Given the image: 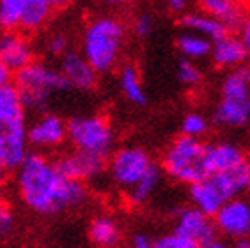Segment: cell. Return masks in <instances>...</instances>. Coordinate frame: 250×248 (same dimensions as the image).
Segmentation results:
<instances>
[{
  "label": "cell",
  "mask_w": 250,
  "mask_h": 248,
  "mask_svg": "<svg viewBox=\"0 0 250 248\" xmlns=\"http://www.w3.org/2000/svg\"><path fill=\"white\" fill-rule=\"evenodd\" d=\"M190 199H192L193 207L201 209L202 213H206L209 216H215L217 211L224 204V197L217 191V188L211 185V181L204 177L201 181L190 185Z\"/></svg>",
  "instance_id": "ffe728a7"
},
{
  "label": "cell",
  "mask_w": 250,
  "mask_h": 248,
  "mask_svg": "<svg viewBox=\"0 0 250 248\" xmlns=\"http://www.w3.org/2000/svg\"><path fill=\"white\" fill-rule=\"evenodd\" d=\"M213 121L222 128H243L250 124V69L234 67L220 83L218 100Z\"/></svg>",
  "instance_id": "5b68a950"
},
{
  "label": "cell",
  "mask_w": 250,
  "mask_h": 248,
  "mask_svg": "<svg viewBox=\"0 0 250 248\" xmlns=\"http://www.w3.org/2000/svg\"><path fill=\"white\" fill-rule=\"evenodd\" d=\"M119 87L126 100L137 106H144L147 103V94L142 85L139 69L133 64H125L119 73Z\"/></svg>",
  "instance_id": "7402d4cb"
},
{
  "label": "cell",
  "mask_w": 250,
  "mask_h": 248,
  "mask_svg": "<svg viewBox=\"0 0 250 248\" xmlns=\"http://www.w3.org/2000/svg\"><path fill=\"white\" fill-rule=\"evenodd\" d=\"M213 216L202 213L197 207H187L178 215L176 220V229L179 234H183L187 238L193 239L195 243L204 245L208 241L217 239V225Z\"/></svg>",
  "instance_id": "4fadbf2b"
},
{
  "label": "cell",
  "mask_w": 250,
  "mask_h": 248,
  "mask_svg": "<svg viewBox=\"0 0 250 248\" xmlns=\"http://www.w3.org/2000/svg\"><path fill=\"white\" fill-rule=\"evenodd\" d=\"M153 162L149 154L142 147L137 145H126V147L117 149L110 160V176L117 186L130 190L131 186L146 176Z\"/></svg>",
  "instance_id": "ba28073f"
},
{
  "label": "cell",
  "mask_w": 250,
  "mask_h": 248,
  "mask_svg": "<svg viewBox=\"0 0 250 248\" xmlns=\"http://www.w3.org/2000/svg\"><path fill=\"white\" fill-rule=\"evenodd\" d=\"M131 248H154V241L147 234H135Z\"/></svg>",
  "instance_id": "836d02e7"
},
{
  "label": "cell",
  "mask_w": 250,
  "mask_h": 248,
  "mask_svg": "<svg viewBox=\"0 0 250 248\" xmlns=\"http://www.w3.org/2000/svg\"><path fill=\"white\" fill-rule=\"evenodd\" d=\"M232 248H250V236H247V238L234 239V245H232Z\"/></svg>",
  "instance_id": "f35d334b"
},
{
  "label": "cell",
  "mask_w": 250,
  "mask_h": 248,
  "mask_svg": "<svg viewBox=\"0 0 250 248\" xmlns=\"http://www.w3.org/2000/svg\"><path fill=\"white\" fill-rule=\"evenodd\" d=\"M52 7H48L41 0H29L20 16L18 29L25 30V32H38L46 25V21L52 16Z\"/></svg>",
  "instance_id": "d4e9b609"
},
{
  "label": "cell",
  "mask_w": 250,
  "mask_h": 248,
  "mask_svg": "<svg viewBox=\"0 0 250 248\" xmlns=\"http://www.w3.org/2000/svg\"><path fill=\"white\" fill-rule=\"evenodd\" d=\"M179 23L185 30H192L195 34H201L209 41H217L222 36L229 34L227 27L222 23L220 20L213 18V16L206 15V13H187L181 16Z\"/></svg>",
  "instance_id": "d6986e66"
},
{
  "label": "cell",
  "mask_w": 250,
  "mask_h": 248,
  "mask_svg": "<svg viewBox=\"0 0 250 248\" xmlns=\"http://www.w3.org/2000/svg\"><path fill=\"white\" fill-rule=\"evenodd\" d=\"M247 67L250 69V46H247Z\"/></svg>",
  "instance_id": "b9f144b4"
},
{
  "label": "cell",
  "mask_w": 250,
  "mask_h": 248,
  "mask_svg": "<svg viewBox=\"0 0 250 248\" xmlns=\"http://www.w3.org/2000/svg\"><path fill=\"white\" fill-rule=\"evenodd\" d=\"M7 170H9V168L5 167L4 162L0 160V185H2V183L5 181V177H7Z\"/></svg>",
  "instance_id": "ab89813d"
},
{
  "label": "cell",
  "mask_w": 250,
  "mask_h": 248,
  "mask_svg": "<svg viewBox=\"0 0 250 248\" xmlns=\"http://www.w3.org/2000/svg\"><path fill=\"white\" fill-rule=\"evenodd\" d=\"M27 117L16 87L0 89V160L7 168H16L27 156Z\"/></svg>",
  "instance_id": "3957f363"
},
{
  "label": "cell",
  "mask_w": 250,
  "mask_h": 248,
  "mask_svg": "<svg viewBox=\"0 0 250 248\" xmlns=\"http://www.w3.org/2000/svg\"><path fill=\"white\" fill-rule=\"evenodd\" d=\"M41 2H44V4L48 5V7H52V9H61V7H66L71 0H41Z\"/></svg>",
  "instance_id": "8d00e7d4"
},
{
  "label": "cell",
  "mask_w": 250,
  "mask_h": 248,
  "mask_svg": "<svg viewBox=\"0 0 250 248\" xmlns=\"http://www.w3.org/2000/svg\"><path fill=\"white\" fill-rule=\"evenodd\" d=\"M67 139L78 151L106 158L116 142L110 121L105 115H78L67 123Z\"/></svg>",
  "instance_id": "52a82bcc"
},
{
  "label": "cell",
  "mask_w": 250,
  "mask_h": 248,
  "mask_svg": "<svg viewBox=\"0 0 250 248\" xmlns=\"http://www.w3.org/2000/svg\"><path fill=\"white\" fill-rule=\"evenodd\" d=\"M165 4H167V7L172 11V13L179 15V13H185V9H187V5H188V0H165Z\"/></svg>",
  "instance_id": "d590c367"
},
{
  "label": "cell",
  "mask_w": 250,
  "mask_h": 248,
  "mask_svg": "<svg viewBox=\"0 0 250 248\" xmlns=\"http://www.w3.org/2000/svg\"><path fill=\"white\" fill-rule=\"evenodd\" d=\"M249 168L250 163L245 162L238 167L227 168V170L213 172L208 176L211 185L217 188V191L224 197V201L240 197L243 191H247V179H249Z\"/></svg>",
  "instance_id": "2e32d148"
},
{
  "label": "cell",
  "mask_w": 250,
  "mask_h": 248,
  "mask_svg": "<svg viewBox=\"0 0 250 248\" xmlns=\"http://www.w3.org/2000/svg\"><path fill=\"white\" fill-rule=\"evenodd\" d=\"M199 7L202 13L220 20L229 32H238L247 11L241 0H199Z\"/></svg>",
  "instance_id": "e0dca14e"
},
{
  "label": "cell",
  "mask_w": 250,
  "mask_h": 248,
  "mask_svg": "<svg viewBox=\"0 0 250 248\" xmlns=\"http://www.w3.org/2000/svg\"><path fill=\"white\" fill-rule=\"evenodd\" d=\"M126 41V27L116 16H98L85 25L82 34V55L101 73L117 66Z\"/></svg>",
  "instance_id": "7a4b0ae2"
},
{
  "label": "cell",
  "mask_w": 250,
  "mask_h": 248,
  "mask_svg": "<svg viewBox=\"0 0 250 248\" xmlns=\"http://www.w3.org/2000/svg\"><path fill=\"white\" fill-rule=\"evenodd\" d=\"M238 34H240L241 41L250 46V9L245 11V16H243V21H241L240 29H238Z\"/></svg>",
  "instance_id": "d6a6232c"
},
{
  "label": "cell",
  "mask_w": 250,
  "mask_h": 248,
  "mask_svg": "<svg viewBox=\"0 0 250 248\" xmlns=\"http://www.w3.org/2000/svg\"><path fill=\"white\" fill-rule=\"evenodd\" d=\"M208 128H209V123L202 114L199 112H190L183 117V123H181V135H187V137H193V139H201L202 135L208 133Z\"/></svg>",
  "instance_id": "4316f807"
},
{
  "label": "cell",
  "mask_w": 250,
  "mask_h": 248,
  "mask_svg": "<svg viewBox=\"0 0 250 248\" xmlns=\"http://www.w3.org/2000/svg\"><path fill=\"white\" fill-rule=\"evenodd\" d=\"M245 162H249L245 153L236 144L231 142L206 144V163L209 174L238 167V165H241V163Z\"/></svg>",
  "instance_id": "ac0fdd59"
},
{
  "label": "cell",
  "mask_w": 250,
  "mask_h": 248,
  "mask_svg": "<svg viewBox=\"0 0 250 248\" xmlns=\"http://www.w3.org/2000/svg\"><path fill=\"white\" fill-rule=\"evenodd\" d=\"M11 80H13V71L0 61V89L5 85H11Z\"/></svg>",
  "instance_id": "e575fe53"
},
{
  "label": "cell",
  "mask_w": 250,
  "mask_h": 248,
  "mask_svg": "<svg viewBox=\"0 0 250 248\" xmlns=\"http://www.w3.org/2000/svg\"><path fill=\"white\" fill-rule=\"evenodd\" d=\"M103 2L108 5H123V4H126L128 0H103Z\"/></svg>",
  "instance_id": "60d3db41"
},
{
  "label": "cell",
  "mask_w": 250,
  "mask_h": 248,
  "mask_svg": "<svg viewBox=\"0 0 250 248\" xmlns=\"http://www.w3.org/2000/svg\"><path fill=\"white\" fill-rule=\"evenodd\" d=\"M154 248H199V243L174 230L154 239Z\"/></svg>",
  "instance_id": "f1b7e54d"
},
{
  "label": "cell",
  "mask_w": 250,
  "mask_h": 248,
  "mask_svg": "<svg viewBox=\"0 0 250 248\" xmlns=\"http://www.w3.org/2000/svg\"><path fill=\"white\" fill-rule=\"evenodd\" d=\"M247 193L250 195V168H249V179H247Z\"/></svg>",
  "instance_id": "7bdbcfd3"
},
{
  "label": "cell",
  "mask_w": 250,
  "mask_h": 248,
  "mask_svg": "<svg viewBox=\"0 0 250 248\" xmlns=\"http://www.w3.org/2000/svg\"><path fill=\"white\" fill-rule=\"evenodd\" d=\"M13 225H15L13 211L9 209L7 204L0 202V241L9 236V232L13 230Z\"/></svg>",
  "instance_id": "1f68e13d"
},
{
  "label": "cell",
  "mask_w": 250,
  "mask_h": 248,
  "mask_svg": "<svg viewBox=\"0 0 250 248\" xmlns=\"http://www.w3.org/2000/svg\"><path fill=\"white\" fill-rule=\"evenodd\" d=\"M55 163H57L59 170L62 172L66 177L82 183L96 179L98 176H101V172L105 168V158L103 156L78 151V149L61 156Z\"/></svg>",
  "instance_id": "8fae6325"
},
{
  "label": "cell",
  "mask_w": 250,
  "mask_h": 248,
  "mask_svg": "<svg viewBox=\"0 0 250 248\" xmlns=\"http://www.w3.org/2000/svg\"><path fill=\"white\" fill-rule=\"evenodd\" d=\"M199 248H232V247L227 243H222V241H217V239H213V241H208V243H204V245H199Z\"/></svg>",
  "instance_id": "74e56055"
},
{
  "label": "cell",
  "mask_w": 250,
  "mask_h": 248,
  "mask_svg": "<svg viewBox=\"0 0 250 248\" xmlns=\"http://www.w3.org/2000/svg\"><path fill=\"white\" fill-rule=\"evenodd\" d=\"M16 170L20 199L34 213L55 215L75 209L87 201L85 185L66 177L57 163L43 154L27 153Z\"/></svg>",
  "instance_id": "6da1fadb"
},
{
  "label": "cell",
  "mask_w": 250,
  "mask_h": 248,
  "mask_svg": "<svg viewBox=\"0 0 250 248\" xmlns=\"http://www.w3.org/2000/svg\"><path fill=\"white\" fill-rule=\"evenodd\" d=\"M211 61L220 69H234L245 64L247 44L241 41L240 36L226 34L211 44Z\"/></svg>",
  "instance_id": "9a60e30c"
},
{
  "label": "cell",
  "mask_w": 250,
  "mask_h": 248,
  "mask_svg": "<svg viewBox=\"0 0 250 248\" xmlns=\"http://www.w3.org/2000/svg\"><path fill=\"white\" fill-rule=\"evenodd\" d=\"M162 170L170 179L185 185H193L208 177L206 144L187 135L174 139L162 158Z\"/></svg>",
  "instance_id": "8992f818"
},
{
  "label": "cell",
  "mask_w": 250,
  "mask_h": 248,
  "mask_svg": "<svg viewBox=\"0 0 250 248\" xmlns=\"http://www.w3.org/2000/svg\"><path fill=\"white\" fill-rule=\"evenodd\" d=\"M29 0H0V29L16 30L20 25V16Z\"/></svg>",
  "instance_id": "484cf974"
},
{
  "label": "cell",
  "mask_w": 250,
  "mask_h": 248,
  "mask_svg": "<svg viewBox=\"0 0 250 248\" xmlns=\"http://www.w3.org/2000/svg\"><path fill=\"white\" fill-rule=\"evenodd\" d=\"M15 87L25 110H34V112H41L46 108L53 94L71 89L61 69L36 61L16 71Z\"/></svg>",
  "instance_id": "277c9868"
},
{
  "label": "cell",
  "mask_w": 250,
  "mask_h": 248,
  "mask_svg": "<svg viewBox=\"0 0 250 248\" xmlns=\"http://www.w3.org/2000/svg\"><path fill=\"white\" fill-rule=\"evenodd\" d=\"M61 71L67 83L78 91H92L98 83V71L78 52H66L61 61Z\"/></svg>",
  "instance_id": "5bb4252c"
},
{
  "label": "cell",
  "mask_w": 250,
  "mask_h": 248,
  "mask_svg": "<svg viewBox=\"0 0 250 248\" xmlns=\"http://www.w3.org/2000/svg\"><path fill=\"white\" fill-rule=\"evenodd\" d=\"M153 29H154V21L149 13H140V15L135 16L133 21H131V30H133L135 36L140 39L149 38Z\"/></svg>",
  "instance_id": "f546056e"
},
{
  "label": "cell",
  "mask_w": 250,
  "mask_h": 248,
  "mask_svg": "<svg viewBox=\"0 0 250 248\" xmlns=\"http://www.w3.org/2000/svg\"><path fill=\"white\" fill-rule=\"evenodd\" d=\"M67 139V123L55 114H43L27 128L29 145L36 149H55Z\"/></svg>",
  "instance_id": "30bf717a"
},
{
  "label": "cell",
  "mask_w": 250,
  "mask_h": 248,
  "mask_svg": "<svg viewBox=\"0 0 250 248\" xmlns=\"http://www.w3.org/2000/svg\"><path fill=\"white\" fill-rule=\"evenodd\" d=\"M46 50L53 57H62L64 53L69 52V43L64 34H52L46 41Z\"/></svg>",
  "instance_id": "4dcf8cb0"
},
{
  "label": "cell",
  "mask_w": 250,
  "mask_h": 248,
  "mask_svg": "<svg viewBox=\"0 0 250 248\" xmlns=\"http://www.w3.org/2000/svg\"><path fill=\"white\" fill-rule=\"evenodd\" d=\"M213 218L217 230L227 238L238 239L250 236V202L241 197L224 202Z\"/></svg>",
  "instance_id": "9c48e42d"
},
{
  "label": "cell",
  "mask_w": 250,
  "mask_h": 248,
  "mask_svg": "<svg viewBox=\"0 0 250 248\" xmlns=\"http://www.w3.org/2000/svg\"><path fill=\"white\" fill-rule=\"evenodd\" d=\"M34 59V46L23 34L15 30H4V34H0V61L13 73L29 66Z\"/></svg>",
  "instance_id": "7c38bea8"
},
{
  "label": "cell",
  "mask_w": 250,
  "mask_h": 248,
  "mask_svg": "<svg viewBox=\"0 0 250 248\" xmlns=\"http://www.w3.org/2000/svg\"><path fill=\"white\" fill-rule=\"evenodd\" d=\"M211 44L213 41H209V39L201 36V34L192 32V30L179 34L178 41H176V46L181 52V55L185 59H190V61H201V59L209 57Z\"/></svg>",
  "instance_id": "603a6c76"
},
{
  "label": "cell",
  "mask_w": 250,
  "mask_h": 248,
  "mask_svg": "<svg viewBox=\"0 0 250 248\" xmlns=\"http://www.w3.org/2000/svg\"><path fill=\"white\" fill-rule=\"evenodd\" d=\"M89 238L98 248H117L121 245V229L112 216H96L89 225Z\"/></svg>",
  "instance_id": "44dd1931"
},
{
  "label": "cell",
  "mask_w": 250,
  "mask_h": 248,
  "mask_svg": "<svg viewBox=\"0 0 250 248\" xmlns=\"http://www.w3.org/2000/svg\"><path fill=\"white\" fill-rule=\"evenodd\" d=\"M178 80L187 87H195L202 82V71L190 59H183L178 64Z\"/></svg>",
  "instance_id": "83f0119b"
},
{
  "label": "cell",
  "mask_w": 250,
  "mask_h": 248,
  "mask_svg": "<svg viewBox=\"0 0 250 248\" xmlns=\"http://www.w3.org/2000/svg\"><path fill=\"white\" fill-rule=\"evenodd\" d=\"M160 183H162V168L153 163L149 170L146 172V176L128 190L130 191V193H128V201L133 206L146 204V202L154 195V191L158 190Z\"/></svg>",
  "instance_id": "cb8c5ba5"
}]
</instances>
